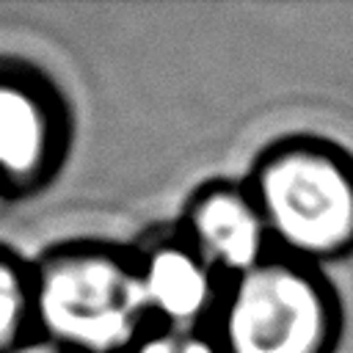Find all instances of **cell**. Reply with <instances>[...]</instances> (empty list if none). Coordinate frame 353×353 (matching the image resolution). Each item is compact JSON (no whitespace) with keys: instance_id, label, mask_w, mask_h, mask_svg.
<instances>
[{"instance_id":"6da1fadb","label":"cell","mask_w":353,"mask_h":353,"mask_svg":"<svg viewBox=\"0 0 353 353\" xmlns=\"http://www.w3.org/2000/svg\"><path fill=\"white\" fill-rule=\"evenodd\" d=\"M30 265L36 331L72 353H127L152 328L132 248L72 240Z\"/></svg>"},{"instance_id":"7a4b0ae2","label":"cell","mask_w":353,"mask_h":353,"mask_svg":"<svg viewBox=\"0 0 353 353\" xmlns=\"http://www.w3.org/2000/svg\"><path fill=\"white\" fill-rule=\"evenodd\" d=\"M245 185L276 251L320 268L353 254V154L339 143L279 138L259 152Z\"/></svg>"},{"instance_id":"3957f363","label":"cell","mask_w":353,"mask_h":353,"mask_svg":"<svg viewBox=\"0 0 353 353\" xmlns=\"http://www.w3.org/2000/svg\"><path fill=\"white\" fill-rule=\"evenodd\" d=\"M210 331L223 353H334L342 301L320 265L273 251L226 281Z\"/></svg>"},{"instance_id":"277c9868","label":"cell","mask_w":353,"mask_h":353,"mask_svg":"<svg viewBox=\"0 0 353 353\" xmlns=\"http://www.w3.org/2000/svg\"><path fill=\"white\" fill-rule=\"evenodd\" d=\"M72 143L58 85L33 63L0 58V207L47 188Z\"/></svg>"},{"instance_id":"5b68a950","label":"cell","mask_w":353,"mask_h":353,"mask_svg":"<svg viewBox=\"0 0 353 353\" xmlns=\"http://www.w3.org/2000/svg\"><path fill=\"white\" fill-rule=\"evenodd\" d=\"M132 248L152 325L210 328L226 279L196 251L179 226H160Z\"/></svg>"},{"instance_id":"8992f818","label":"cell","mask_w":353,"mask_h":353,"mask_svg":"<svg viewBox=\"0 0 353 353\" xmlns=\"http://www.w3.org/2000/svg\"><path fill=\"white\" fill-rule=\"evenodd\" d=\"M176 226L226 281L276 251L262 210L245 182L212 179L199 185L188 196Z\"/></svg>"},{"instance_id":"52a82bcc","label":"cell","mask_w":353,"mask_h":353,"mask_svg":"<svg viewBox=\"0 0 353 353\" xmlns=\"http://www.w3.org/2000/svg\"><path fill=\"white\" fill-rule=\"evenodd\" d=\"M33 331V265L0 245V353Z\"/></svg>"},{"instance_id":"ba28073f","label":"cell","mask_w":353,"mask_h":353,"mask_svg":"<svg viewBox=\"0 0 353 353\" xmlns=\"http://www.w3.org/2000/svg\"><path fill=\"white\" fill-rule=\"evenodd\" d=\"M127 353H223V347L210 328L152 325Z\"/></svg>"},{"instance_id":"9c48e42d","label":"cell","mask_w":353,"mask_h":353,"mask_svg":"<svg viewBox=\"0 0 353 353\" xmlns=\"http://www.w3.org/2000/svg\"><path fill=\"white\" fill-rule=\"evenodd\" d=\"M6 353H72V350L63 347V345H58L55 339H50V336H44V334L33 331V334H28L22 342H17L14 347H8Z\"/></svg>"}]
</instances>
